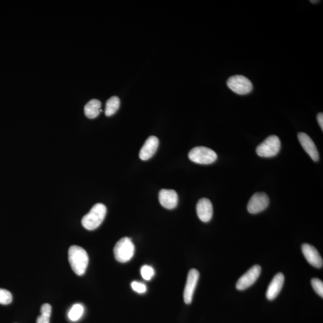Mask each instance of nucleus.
Instances as JSON below:
<instances>
[{"instance_id":"1","label":"nucleus","mask_w":323,"mask_h":323,"mask_svg":"<svg viewBox=\"0 0 323 323\" xmlns=\"http://www.w3.org/2000/svg\"><path fill=\"white\" fill-rule=\"evenodd\" d=\"M68 261L72 271L78 276L85 273L89 264V256L82 247L72 246L68 250Z\"/></svg>"},{"instance_id":"2","label":"nucleus","mask_w":323,"mask_h":323,"mask_svg":"<svg viewBox=\"0 0 323 323\" xmlns=\"http://www.w3.org/2000/svg\"><path fill=\"white\" fill-rule=\"evenodd\" d=\"M106 214V207L101 203L96 204L93 205L89 212L83 217L81 224L87 230H95L104 221Z\"/></svg>"},{"instance_id":"3","label":"nucleus","mask_w":323,"mask_h":323,"mask_svg":"<svg viewBox=\"0 0 323 323\" xmlns=\"http://www.w3.org/2000/svg\"><path fill=\"white\" fill-rule=\"evenodd\" d=\"M114 255L117 261L120 263L128 262L134 256L135 247L130 238H121L114 247Z\"/></svg>"},{"instance_id":"4","label":"nucleus","mask_w":323,"mask_h":323,"mask_svg":"<svg viewBox=\"0 0 323 323\" xmlns=\"http://www.w3.org/2000/svg\"><path fill=\"white\" fill-rule=\"evenodd\" d=\"M189 158L198 164H213L217 159V155L212 149L204 146L195 147L190 151Z\"/></svg>"},{"instance_id":"5","label":"nucleus","mask_w":323,"mask_h":323,"mask_svg":"<svg viewBox=\"0 0 323 323\" xmlns=\"http://www.w3.org/2000/svg\"><path fill=\"white\" fill-rule=\"evenodd\" d=\"M281 149V141L276 135H271L256 148L258 155L262 158L276 156Z\"/></svg>"},{"instance_id":"6","label":"nucleus","mask_w":323,"mask_h":323,"mask_svg":"<svg viewBox=\"0 0 323 323\" xmlns=\"http://www.w3.org/2000/svg\"><path fill=\"white\" fill-rule=\"evenodd\" d=\"M227 85L232 91L241 95L248 94L253 88L252 81L241 75H235L229 78Z\"/></svg>"},{"instance_id":"7","label":"nucleus","mask_w":323,"mask_h":323,"mask_svg":"<svg viewBox=\"0 0 323 323\" xmlns=\"http://www.w3.org/2000/svg\"><path fill=\"white\" fill-rule=\"evenodd\" d=\"M262 268L261 266L255 265L244 274L238 280L236 288L238 291H244L254 285L261 275Z\"/></svg>"},{"instance_id":"8","label":"nucleus","mask_w":323,"mask_h":323,"mask_svg":"<svg viewBox=\"0 0 323 323\" xmlns=\"http://www.w3.org/2000/svg\"><path fill=\"white\" fill-rule=\"evenodd\" d=\"M270 204L268 196L264 192L256 193L247 205V210L251 214H258L267 209Z\"/></svg>"},{"instance_id":"9","label":"nucleus","mask_w":323,"mask_h":323,"mask_svg":"<svg viewBox=\"0 0 323 323\" xmlns=\"http://www.w3.org/2000/svg\"><path fill=\"white\" fill-rule=\"evenodd\" d=\"M199 278V273L198 270H195V269H192L189 272L183 295L184 301H185L186 304H191L192 303Z\"/></svg>"},{"instance_id":"10","label":"nucleus","mask_w":323,"mask_h":323,"mask_svg":"<svg viewBox=\"0 0 323 323\" xmlns=\"http://www.w3.org/2000/svg\"><path fill=\"white\" fill-rule=\"evenodd\" d=\"M302 251L310 264L317 268L323 267V259L318 250L315 247L309 244H304L302 246Z\"/></svg>"},{"instance_id":"11","label":"nucleus","mask_w":323,"mask_h":323,"mask_svg":"<svg viewBox=\"0 0 323 323\" xmlns=\"http://www.w3.org/2000/svg\"><path fill=\"white\" fill-rule=\"evenodd\" d=\"M159 200L163 207L173 210L177 206L179 197L174 190L162 189L159 193Z\"/></svg>"},{"instance_id":"12","label":"nucleus","mask_w":323,"mask_h":323,"mask_svg":"<svg viewBox=\"0 0 323 323\" xmlns=\"http://www.w3.org/2000/svg\"><path fill=\"white\" fill-rule=\"evenodd\" d=\"M196 213L202 222L210 221L213 215V207L209 199L202 198L198 201L196 205Z\"/></svg>"},{"instance_id":"13","label":"nucleus","mask_w":323,"mask_h":323,"mask_svg":"<svg viewBox=\"0 0 323 323\" xmlns=\"http://www.w3.org/2000/svg\"><path fill=\"white\" fill-rule=\"evenodd\" d=\"M159 139L155 136H150L147 139L139 154L143 161H147L155 155L159 146Z\"/></svg>"},{"instance_id":"14","label":"nucleus","mask_w":323,"mask_h":323,"mask_svg":"<svg viewBox=\"0 0 323 323\" xmlns=\"http://www.w3.org/2000/svg\"><path fill=\"white\" fill-rule=\"evenodd\" d=\"M298 139L302 146L314 161H319L320 156L316 144L309 135L304 132L298 134Z\"/></svg>"},{"instance_id":"15","label":"nucleus","mask_w":323,"mask_h":323,"mask_svg":"<svg viewBox=\"0 0 323 323\" xmlns=\"http://www.w3.org/2000/svg\"><path fill=\"white\" fill-rule=\"evenodd\" d=\"M285 283V276L282 273H278L271 281L267 292V298L268 300H275L279 295Z\"/></svg>"},{"instance_id":"16","label":"nucleus","mask_w":323,"mask_h":323,"mask_svg":"<svg viewBox=\"0 0 323 323\" xmlns=\"http://www.w3.org/2000/svg\"><path fill=\"white\" fill-rule=\"evenodd\" d=\"M101 102L98 99H93L84 106V114L89 119H95L100 113Z\"/></svg>"},{"instance_id":"17","label":"nucleus","mask_w":323,"mask_h":323,"mask_svg":"<svg viewBox=\"0 0 323 323\" xmlns=\"http://www.w3.org/2000/svg\"><path fill=\"white\" fill-rule=\"evenodd\" d=\"M120 99L117 96H114L108 99L105 106V114L107 116H111L115 114L120 106Z\"/></svg>"},{"instance_id":"18","label":"nucleus","mask_w":323,"mask_h":323,"mask_svg":"<svg viewBox=\"0 0 323 323\" xmlns=\"http://www.w3.org/2000/svg\"><path fill=\"white\" fill-rule=\"evenodd\" d=\"M83 313V307L79 304H76L69 310L68 318L72 322H77L82 317Z\"/></svg>"},{"instance_id":"19","label":"nucleus","mask_w":323,"mask_h":323,"mask_svg":"<svg viewBox=\"0 0 323 323\" xmlns=\"http://www.w3.org/2000/svg\"><path fill=\"white\" fill-rule=\"evenodd\" d=\"M155 270L149 265H144L141 268V275L143 279L146 281H150L155 275Z\"/></svg>"},{"instance_id":"20","label":"nucleus","mask_w":323,"mask_h":323,"mask_svg":"<svg viewBox=\"0 0 323 323\" xmlns=\"http://www.w3.org/2000/svg\"><path fill=\"white\" fill-rule=\"evenodd\" d=\"M13 297L10 292L7 290L0 289V304L7 306L11 303Z\"/></svg>"},{"instance_id":"21","label":"nucleus","mask_w":323,"mask_h":323,"mask_svg":"<svg viewBox=\"0 0 323 323\" xmlns=\"http://www.w3.org/2000/svg\"><path fill=\"white\" fill-rule=\"evenodd\" d=\"M312 285L315 291L320 297L323 298V283L322 280L318 279H313L312 280Z\"/></svg>"},{"instance_id":"22","label":"nucleus","mask_w":323,"mask_h":323,"mask_svg":"<svg viewBox=\"0 0 323 323\" xmlns=\"http://www.w3.org/2000/svg\"><path fill=\"white\" fill-rule=\"evenodd\" d=\"M131 288L138 294H144L147 291L146 286L144 283L138 282H133L131 283Z\"/></svg>"},{"instance_id":"23","label":"nucleus","mask_w":323,"mask_h":323,"mask_svg":"<svg viewBox=\"0 0 323 323\" xmlns=\"http://www.w3.org/2000/svg\"><path fill=\"white\" fill-rule=\"evenodd\" d=\"M40 312L41 315L50 316L52 313V307L49 304H44L41 307Z\"/></svg>"},{"instance_id":"24","label":"nucleus","mask_w":323,"mask_h":323,"mask_svg":"<svg viewBox=\"0 0 323 323\" xmlns=\"http://www.w3.org/2000/svg\"><path fill=\"white\" fill-rule=\"evenodd\" d=\"M50 316L41 315L38 316L36 323H50Z\"/></svg>"},{"instance_id":"25","label":"nucleus","mask_w":323,"mask_h":323,"mask_svg":"<svg viewBox=\"0 0 323 323\" xmlns=\"http://www.w3.org/2000/svg\"><path fill=\"white\" fill-rule=\"evenodd\" d=\"M317 118H318V122L319 123L320 126H321V127L322 130H323V113H320L318 114V117H317Z\"/></svg>"},{"instance_id":"26","label":"nucleus","mask_w":323,"mask_h":323,"mask_svg":"<svg viewBox=\"0 0 323 323\" xmlns=\"http://www.w3.org/2000/svg\"><path fill=\"white\" fill-rule=\"evenodd\" d=\"M319 1H310V2H312V3H316L319 2Z\"/></svg>"}]
</instances>
